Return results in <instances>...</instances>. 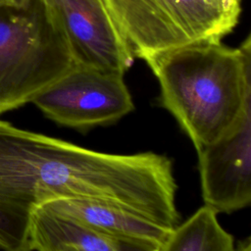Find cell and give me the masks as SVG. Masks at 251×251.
Listing matches in <instances>:
<instances>
[{"label": "cell", "mask_w": 251, "mask_h": 251, "mask_svg": "<svg viewBox=\"0 0 251 251\" xmlns=\"http://www.w3.org/2000/svg\"><path fill=\"white\" fill-rule=\"evenodd\" d=\"M160 84L162 106L195 150L228 131L251 106V39L239 48L202 40L144 58Z\"/></svg>", "instance_id": "obj_1"}, {"label": "cell", "mask_w": 251, "mask_h": 251, "mask_svg": "<svg viewBox=\"0 0 251 251\" xmlns=\"http://www.w3.org/2000/svg\"><path fill=\"white\" fill-rule=\"evenodd\" d=\"M30 246L36 251H158L141 241L115 236L61 215L44 205L31 213Z\"/></svg>", "instance_id": "obj_7"}, {"label": "cell", "mask_w": 251, "mask_h": 251, "mask_svg": "<svg viewBox=\"0 0 251 251\" xmlns=\"http://www.w3.org/2000/svg\"><path fill=\"white\" fill-rule=\"evenodd\" d=\"M235 251H251V240L249 237H247L244 240H241L238 242V244L235 247Z\"/></svg>", "instance_id": "obj_10"}, {"label": "cell", "mask_w": 251, "mask_h": 251, "mask_svg": "<svg viewBox=\"0 0 251 251\" xmlns=\"http://www.w3.org/2000/svg\"><path fill=\"white\" fill-rule=\"evenodd\" d=\"M204 205L233 213L251 203V106L217 140L196 149Z\"/></svg>", "instance_id": "obj_6"}, {"label": "cell", "mask_w": 251, "mask_h": 251, "mask_svg": "<svg viewBox=\"0 0 251 251\" xmlns=\"http://www.w3.org/2000/svg\"><path fill=\"white\" fill-rule=\"evenodd\" d=\"M133 55L221 40L238 22L241 0H105Z\"/></svg>", "instance_id": "obj_3"}, {"label": "cell", "mask_w": 251, "mask_h": 251, "mask_svg": "<svg viewBox=\"0 0 251 251\" xmlns=\"http://www.w3.org/2000/svg\"><path fill=\"white\" fill-rule=\"evenodd\" d=\"M75 65L44 0L0 6V114L32 102Z\"/></svg>", "instance_id": "obj_2"}, {"label": "cell", "mask_w": 251, "mask_h": 251, "mask_svg": "<svg viewBox=\"0 0 251 251\" xmlns=\"http://www.w3.org/2000/svg\"><path fill=\"white\" fill-rule=\"evenodd\" d=\"M41 205L97 230L160 247L173 229L120 205L87 198H58Z\"/></svg>", "instance_id": "obj_8"}, {"label": "cell", "mask_w": 251, "mask_h": 251, "mask_svg": "<svg viewBox=\"0 0 251 251\" xmlns=\"http://www.w3.org/2000/svg\"><path fill=\"white\" fill-rule=\"evenodd\" d=\"M76 65L125 74L134 55L105 0H44Z\"/></svg>", "instance_id": "obj_5"}, {"label": "cell", "mask_w": 251, "mask_h": 251, "mask_svg": "<svg viewBox=\"0 0 251 251\" xmlns=\"http://www.w3.org/2000/svg\"><path fill=\"white\" fill-rule=\"evenodd\" d=\"M32 103L53 122L78 130L113 124L134 109L124 74L76 64Z\"/></svg>", "instance_id": "obj_4"}, {"label": "cell", "mask_w": 251, "mask_h": 251, "mask_svg": "<svg viewBox=\"0 0 251 251\" xmlns=\"http://www.w3.org/2000/svg\"><path fill=\"white\" fill-rule=\"evenodd\" d=\"M233 236L218 220V213L202 206L176 225L158 251H235Z\"/></svg>", "instance_id": "obj_9"}, {"label": "cell", "mask_w": 251, "mask_h": 251, "mask_svg": "<svg viewBox=\"0 0 251 251\" xmlns=\"http://www.w3.org/2000/svg\"><path fill=\"white\" fill-rule=\"evenodd\" d=\"M27 0H0V6H21Z\"/></svg>", "instance_id": "obj_11"}]
</instances>
